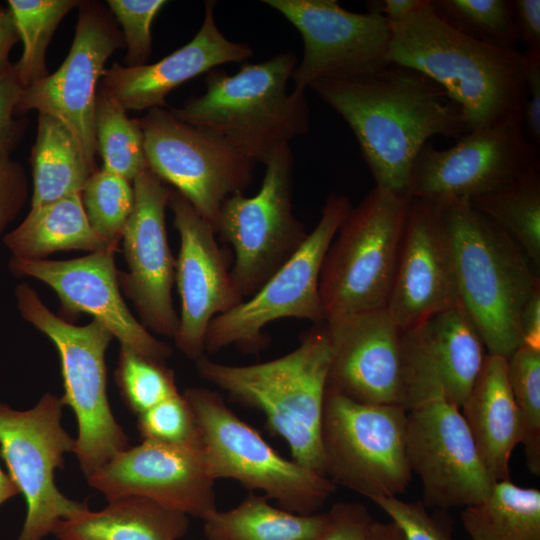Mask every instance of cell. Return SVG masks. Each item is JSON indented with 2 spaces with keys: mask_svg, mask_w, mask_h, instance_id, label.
<instances>
[{
  "mask_svg": "<svg viewBox=\"0 0 540 540\" xmlns=\"http://www.w3.org/2000/svg\"><path fill=\"white\" fill-rule=\"evenodd\" d=\"M312 89L351 128L376 185L408 197L415 159L429 139L470 133L461 106L435 81L390 64L357 81H321Z\"/></svg>",
  "mask_w": 540,
  "mask_h": 540,
  "instance_id": "1",
  "label": "cell"
},
{
  "mask_svg": "<svg viewBox=\"0 0 540 540\" xmlns=\"http://www.w3.org/2000/svg\"><path fill=\"white\" fill-rule=\"evenodd\" d=\"M391 29V62L439 84L464 111L470 132L522 117L525 55L472 39L443 22L430 0Z\"/></svg>",
  "mask_w": 540,
  "mask_h": 540,
  "instance_id": "2",
  "label": "cell"
},
{
  "mask_svg": "<svg viewBox=\"0 0 540 540\" xmlns=\"http://www.w3.org/2000/svg\"><path fill=\"white\" fill-rule=\"evenodd\" d=\"M459 307L487 354L508 359L522 344L519 318L540 287L539 271L519 245L467 199L440 202Z\"/></svg>",
  "mask_w": 540,
  "mask_h": 540,
  "instance_id": "3",
  "label": "cell"
},
{
  "mask_svg": "<svg viewBox=\"0 0 540 540\" xmlns=\"http://www.w3.org/2000/svg\"><path fill=\"white\" fill-rule=\"evenodd\" d=\"M297 64L296 54L288 51L260 63H245L233 75L215 68L205 75L202 95L169 110L265 165L280 147L310 128L305 92L288 90Z\"/></svg>",
  "mask_w": 540,
  "mask_h": 540,
  "instance_id": "4",
  "label": "cell"
},
{
  "mask_svg": "<svg viewBox=\"0 0 540 540\" xmlns=\"http://www.w3.org/2000/svg\"><path fill=\"white\" fill-rule=\"evenodd\" d=\"M329 365L324 322L315 324L294 350L270 361L228 365L204 357L196 360L200 377L237 403L262 412L269 430L287 442L292 459L322 475L321 426Z\"/></svg>",
  "mask_w": 540,
  "mask_h": 540,
  "instance_id": "5",
  "label": "cell"
},
{
  "mask_svg": "<svg viewBox=\"0 0 540 540\" xmlns=\"http://www.w3.org/2000/svg\"><path fill=\"white\" fill-rule=\"evenodd\" d=\"M14 293L21 317L58 351L64 386L61 400L73 410L78 423L73 453L87 478L129 447L107 396L105 353L114 337L94 319L74 325L54 314L27 283L18 284Z\"/></svg>",
  "mask_w": 540,
  "mask_h": 540,
  "instance_id": "6",
  "label": "cell"
},
{
  "mask_svg": "<svg viewBox=\"0 0 540 540\" xmlns=\"http://www.w3.org/2000/svg\"><path fill=\"white\" fill-rule=\"evenodd\" d=\"M410 198L375 186L340 225L323 260L324 321L386 308Z\"/></svg>",
  "mask_w": 540,
  "mask_h": 540,
  "instance_id": "7",
  "label": "cell"
},
{
  "mask_svg": "<svg viewBox=\"0 0 540 540\" xmlns=\"http://www.w3.org/2000/svg\"><path fill=\"white\" fill-rule=\"evenodd\" d=\"M183 396L191 407L210 474L261 491L279 507L309 515L336 491L327 477L276 452L258 433L210 389L190 387Z\"/></svg>",
  "mask_w": 540,
  "mask_h": 540,
  "instance_id": "8",
  "label": "cell"
},
{
  "mask_svg": "<svg viewBox=\"0 0 540 540\" xmlns=\"http://www.w3.org/2000/svg\"><path fill=\"white\" fill-rule=\"evenodd\" d=\"M407 410L352 400L327 387L321 426L323 475L369 500L398 497L411 480Z\"/></svg>",
  "mask_w": 540,
  "mask_h": 540,
  "instance_id": "9",
  "label": "cell"
},
{
  "mask_svg": "<svg viewBox=\"0 0 540 540\" xmlns=\"http://www.w3.org/2000/svg\"><path fill=\"white\" fill-rule=\"evenodd\" d=\"M349 199L330 193L321 217L296 252L247 300L217 315L205 336V351L214 354L230 345L256 352L264 344V327L279 319L324 322L319 277L325 254L350 212Z\"/></svg>",
  "mask_w": 540,
  "mask_h": 540,
  "instance_id": "10",
  "label": "cell"
},
{
  "mask_svg": "<svg viewBox=\"0 0 540 540\" xmlns=\"http://www.w3.org/2000/svg\"><path fill=\"white\" fill-rule=\"evenodd\" d=\"M258 192L229 196L221 205L215 233L234 250L231 278L239 295L252 296L307 237L292 207L294 155L289 144L265 164Z\"/></svg>",
  "mask_w": 540,
  "mask_h": 540,
  "instance_id": "11",
  "label": "cell"
},
{
  "mask_svg": "<svg viewBox=\"0 0 540 540\" xmlns=\"http://www.w3.org/2000/svg\"><path fill=\"white\" fill-rule=\"evenodd\" d=\"M60 397L45 393L28 410L0 403V457L23 495L26 517L17 540H42L59 521L88 508L67 498L55 484V470L73 452L75 439L62 426Z\"/></svg>",
  "mask_w": 540,
  "mask_h": 540,
  "instance_id": "12",
  "label": "cell"
},
{
  "mask_svg": "<svg viewBox=\"0 0 540 540\" xmlns=\"http://www.w3.org/2000/svg\"><path fill=\"white\" fill-rule=\"evenodd\" d=\"M300 33L303 57L292 80L305 92L321 81H357L391 62V29L376 11L356 13L336 0H264Z\"/></svg>",
  "mask_w": 540,
  "mask_h": 540,
  "instance_id": "13",
  "label": "cell"
},
{
  "mask_svg": "<svg viewBox=\"0 0 540 540\" xmlns=\"http://www.w3.org/2000/svg\"><path fill=\"white\" fill-rule=\"evenodd\" d=\"M139 120L149 168L171 184L215 230L223 202L243 192L256 163L219 137L153 108Z\"/></svg>",
  "mask_w": 540,
  "mask_h": 540,
  "instance_id": "14",
  "label": "cell"
},
{
  "mask_svg": "<svg viewBox=\"0 0 540 540\" xmlns=\"http://www.w3.org/2000/svg\"><path fill=\"white\" fill-rule=\"evenodd\" d=\"M78 11L74 39L65 60L54 73L22 91L15 113L37 110L62 121L95 173L99 170L95 137L97 85L107 60L125 43L107 5L85 0Z\"/></svg>",
  "mask_w": 540,
  "mask_h": 540,
  "instance_id": "15",
  "label": "cell"
},
{
  "mask_svg": "<svg viewBox=\"0 0 540 540\" xmlns=\"http://www.w3.org/2000/svg\"><path fill=\"white\" fill-rule=\"evenodd\" d=\"M539 147L514 117L472 131L447 149L426 143L412 167L409 198L442 202L494 192L540 162Z\"/></svg>",
  "mask_w": 540,
  "mask_h": 540,
  "instance_id": "16",
  "label": "cell"
},
{
  "mask_svg": "<svg viewBox=\"0 0 540 540\" xmlns=\"http://www.w3.org/2000/svg\"><path fill=\"white\" fill-rule=\"evenodd\" d=\"M406 453L421 481L426 508H465L496 482L483 465L460 408L443 400L407 411Z\"/></svg>",
  "mask_w": 540,
  "mask_h": 540,
  "instance_id": "17",
  "label": "cell"
},
{
  "mask_svg": "<svg viewBox=\"0 0 540 540\" xmlns=\"http://www.w3.org/2000/svg\"><path fill=\"white\" fill-rule=\"evenodd\" d=\"M132 184L134 207L121 236L128 271H119L120 288L147 329L174 338L179 326L172 299L176 260L165 222L172 189L150 168Z\"/></svg>",
  "mask_w": 540,
  "mask_h": 540,
  "instance_id": "18",
  "label": "cell"
},
{
  "mask_svg": "<svg viewBox=\"0 0 540 540\" xmlns=\"http://www.w3.org/2000/svg\"><path fill=\"white\" fill-rule=\"evenodd\" d=\"M486 355L479 332L460 307L400 330L402 406L408 411L443 399L460 408Z\"/></svg>",
  "mask_w": 540,
  "mask_h": 540,
  "instance_id": "19",
  "label": "cell"
},
{
  "mask_svg": "<svg viewBox=\"0 0 540 540\" xmlns=\"http://www.w3.org/2000/svg\"><path fill=\"white\" fill-rule=\"evenodd\" d=\"M108 501L141 496L202 521L217 510L202 441L175 445L142 441L87 477Z\"/></svg>",
  "mask_w": 540,
  "mask_h": 540,
  "instance_id": "20",
  "label": "cell"
},
{
  "mask_svg": "<svg viewBox=\"0 0 540 540\" xmlns=\"http://www.w3.org/2000/svg\"><path fill=\"white\" fill-rule=\"evenodd\" d=\"M118 248H108L68 260L12 257L11 272L37 279L57 294L67 315L87 313L106 327L120 345L148 359L165 363L171 347L139 322L125 303L115 265Z\"/></svg>",
  "mask_w": 540,
  "mask_h": 540,
  "instance_id": "21",
  "label": "cell"
},
{
  "mask_svg": "<svg viewBox=\"0 0 540 540\" xmlns=\"http://www.w3.org/2000/svg\"><path fill=\"white\" fill-rule=\"evenodd\" d=\"M168 207L180 237L175 283L181 300L177 348L198 360L205 352V336L212 319L244 299L237 292L213 226L175 189Z\"/></svg>",
  "mask_w": 540,
  "mask_h": 540,
  "instance_id": "22",
  "label": "cell"
},
{
  "mask_svg": "<svg viewBox=\"0 0 540 540\" xmlns=\"http://www.w3.org/2000/svg\"><path fill=\"white\" fill-rule=\"evenodd\" d=\"M454 307L458 293L441 204L410 198L386 310L406 330Z\"/></svg>",
  "mask_w": 540,
  "mask_h": 540,
  "instance_id": "23",
  "label": "cell"
},
{
  "mask_svg": "<svg viewBox=\"0 0 540 540\" xmlns=\"http://www.w3.org/2000/svg\"><path fill=\"white\" fill-rule=\"evenodd\" d=\"M327 387L358 402L402 406L400 329L386 308L324 321Z\"/></svg>",
  "mask_w": 540,
  "mask_h": 540,
  "instance_id": "24",
  "label": "cell"
},
{
  "mask_svg": "<svg viewBox=\"0 0 540 540\" xmlns=\"http://www.w3.org/2000/svg\"><path fill=\"white\" fill-rule=\"evenodd\" d=\"M216 1H206L203 22L191 41L153 64L113 63L99 84L125 111L166 108L167 95L185 82L226 63L249 59L253 49L225 37L215 20Z\"/></svg>",
  "mask_w": 540,
  "mask_h": 540,
  "instance_id": "25",
  "label": "cell"
},
{
  "mask_svg": "<svg viewBox=\"0 0 540 540\" xmlns=\"http://www.w3.org/2000/svg\"><path fill=\"white\" fill-rule=\"evenodd\" d=\"M460 409L485 468L495 481L510 479L509 462L521 443L522 428L508 382L507 359L486 355Z\"/></svg>",
  "mask_w": 540,
  "mask_h": 540,
  "instance_id": "26",
  "label": "cell"
},
{
  "mask_svg": "<svg viewBox=\"0 0 540 540\" xmlns=\"http://www.w3.org/2000/svg\"><path fill=\"white\" fill-rule=\"evenodd\" d=\"M98 511L89 508L59 521V540H179L188 531L189 516L141 496L108 501Z\"/></svg>",
  "mask_w": 540,
  "mask_h": 540,
  "instance_id": "27",
  "label": "cell"
},
{
  "mask_svg": "<svg viewBox=\"0 0 540 540\" xmlns=\"http://www.w3.org/2000/svg\"><path fill=\"white\" fill-rule=\"evenodd\" d=\"M13 256L39 260L57 251L84 250L90 253L118 248L90 225L81 194L31 207L25 219L3 237Z\"/></svg>",
  "mask_w": 540,
  "mask_h": 540,
  "instance_id": "28",
  "label": "cell"
},
{
  "mask_svg": "<svg viewBox=\"0 0 540 540\" xmlns=\"http://www.w3.org/2000/svg\"><path fill=\"white\" fill-rule=\"evenodd\" d=\"M30 163L33 178L31 207L81 194L93 174L71 131L62 121L44 113H38Z\"/></svg>",
  "mask_w": 540,
  "mask_h": 540,
  "instance_id": "29",
  "label": "cell"
},
{
  "mask_svg": "<svg viewBox=\"0 0 540 540\" xmlns=\"http://www.w3.org/2000/svg\"><path fill=\"white\" fill-rule=\"evenodd\" d=\"M329 513L296 514L274 507L265 496L249 494L229 510L203 520L207 540H312L326 527Z\"/></svg>",
  "mask_w": 540,
  "mask_h": 540,
  "instance_id": "30",
  "label": "cell"
},
{
  "mask_svg": "<svg viewBox=\"0 0 540 540\" xmlns=\"http://www.w3.org/2000/svg\"><path fill=\"white\" fill-rule=\"evenodd\" d=\"M460 518L470 540H540V490L496 481Z\"/></svg>",
  "mask_w": 540,
  "mask_h": 540,
  "instance_id": "31",
  "label": "cell"
},
{
  "mask_svg": "<svg viewBox=\"0 0 540 540\" xmlns=\"http://www.w3.org/2000/svg\"><path fill=\"white\" fill-rule=\"evenodd\" d=\"M502 228L540 268V162L502 188L468 200Z\"/></svg>",
  "mask_w": 540,
  "mask_h": 540,
  "instance_id": "32",
  "label": "cell"
},
{
  "mask_svg": "<svg viewBox=\"0 0 540 540\" xmlns=\"http://www.w3.org/2000/svg\"><path fill=\"white\" fill-rule=\"evenodd\" d=\"M95 137L102 169L133 182L149 168L139 120L129 118L100 87L95 101Z\"/></svg>",
  "mask_w": 540,
  "mask_h": 540,
  "instance_id": "33",
  "label": "cell"
},
{
  "mask_svg": "<svg viewBox=\"0 0 540 540\" xmlns=\"http://www.w3.org/2000/svg\"><path fill=\"white\" fill-rule=\"evenodd\" d=\"M10 10L23 43V54L15 68L24 89L49 75L46 50L52 36L80 0H8Z\"/></svg>",
  "mask_w": 540,
  "mask_h": 540,
  "instance_id": "34",
  "label": "cell"
},
{
  "mask_svg": "<svg viewBox=\"0 0 540 540\" xmlns=\"http://www.w3.org/2000/svg\"><path fill=\"white\" fill-rule=\"evenodd\" d=\"M435 14L460 33L493 46L516 49L519 36L510 0H430Z\"/></svg>",
  "mask_w": 540,
  "mask_h": 540,
  "instance_id": "35",
  "label": "cell"
},
{
  "mask_svg": "<svg viewBox=\"0 0 540 540\" xmlns=\"http://www.w3.org/2000/svg\"><path fill=\"white\" fill-rule=\"evenodd\" d=\"M508 382L519 412L526 464L540 474V349L521 344L507 359Z\"/></svg>",
  "mask_w": 540,
  "mask_h": 540,
  "instance_id": "36",
  "label": "cell"
},
{
  "mask_svg": "<svg viewBox=\"0 0 540 540\" xmlns=\"http://www.w3.org/2000/svg\"><path fill=\"white\" fill-rule=\"evenodd\" d=\"M81 200L92 228L109 243L119 245L134 207L132 182L104 169L98 170L87 179Z\"/></svg>",
  "mask_w": 540,
  "mask_h": 540,
  "instance_id": "37",
  "label": "cell"
},
{
  "mask_svg": "<svg viewBox=\"0 0 540 540\" xmlns=\"http://www.w3.org/2000/svg\"><path fill=\"white\" fill-rule=\"evenodd\" d=\"M115 382L126 406L139 415L178 394L173 370L120 345Z\"/></svg>",
  "mask_w": 540,
  "mask_h": 540,
  "instance_id": "38",
  "label": "cell"
},
{
  "mask_svg": "<svg viewBox=\"0 0 540 540\" xmlns=\"http://www.w3.org/2000/svg\"><path fill=\"white\" fill-rule=\"evenodd\" d=\"M137 428L143 441L184 445L201 440L194 413L181 393L137 415Z\"/></svg>",
  "mask_w": 540,
  "mask_h": 540,
  "instance_id": "39",
  "label": "cell"
},
{
  "mask_svg": "<svg viewBox=\"0 0 540 540\" xmlns=\"http://www.w3.org/2000/svg\"><path fill=\"white\" fill-rule=\"evenodd\" d=\"M115 20L122 27L127 48L124 58L127 67L147 64L152 52L151 26L154 18L167 3L164 0H108Z\"/></svg>",
  "mask_w": 540,
  "mask_h": 540,
  "instance_id": "40",
  "label": "cell"
},
{
  "mask_svg": "<svg viewBox=\"0 0 540 540\" xmlns=\"http://www.w3.org/2000/svg\"><path fill=\"white\" fill-rule=\"evenodd\" d=\"M371 501L401 529L406 540H452L450 526L433 517L422 501L407 502L398 497Z\"/></svg>",
  "mask_w": 540,
  "mask_h": 540,
  "instance_id": "41",
  "label": "cell"
},
{
  "mask_svg": "<svg viewBox=\"0 0 540 540\" xmlns=\"http://www.w3.org/2000/svg\"><path fill=\"white\" fill-rule=\"evenodd\" d=\"M23 90L15 64L0 74V159L10 157L25 132L26 120L14 117Z\"/></svg>",
  "mask_w": 540,
  "mask_h": 540,
  "instance_id": "42",
  "label": "cell"
},
{
  "mask_svg": "<svg viewBox=\"0 0 540 540\" xmlns=\"http://www.w3.org/2000/svg\"><path fill=\"white\" fill-rule=\"evenodd\" d=\"M328 513L326 527L312 540H370L374 519L364 505L339 502Z\"/></svg>",
  "mask_w": 540,
  "mask_h": 540,
  "instance_id": "43",
  "label": "cell"
},
{
  "mask_svg": "<svg viewBox=\"0 0 540 540\" xmlns=\"http://www.w3.org/2000/svg\"><path fill=\"white\" fill-rule=\"evenodd\" d=\"M23 166L10 157L0 159V236L16 218L28 197Z\"/></svg>",
  "mask_w": 540,
  "mask_h": 540,
  "instance_id": "44",
  "label": "cell"
},
{
  "mask_svg": "<svg viewBox=\"0 0 540 540\" xmlns=\"http://www.w3.org/2000/svg\"><path fill=\"white\" fill-rule=\"evenodd\" d=\"M526 100L523 107V127L528 139L540 144V50L524 53Z\"/></svg>",
  "mask_w": 540,
  "mask_h": 540,
  "instance_id": "45",
  "label": "cell"
},
{
  "mask_svg": "<svg viewBox=\"0 0 540 540\" xmlns=\"http://www.w3.org/2000/svg\"><path fill=\"white\" fill-rule=\"evenodd\" d=\"M519 41L540 50V0H512Z\"/></svg>",
  "mask_w": 540,
  "mask_h": 540,
  "instance_id": "46",
  "label": "cell"
},
{
  "mask_svg": "<svg viewBox=\"0 0 540 540\" xmlns=\"http://www.w3.org/2000/svg\"><path fill=\"white\" fill-rule=\"evenodd\" d=\"M522 344L540 349V287L525 303L519 318Z\"/></svg>",
  "mask_w": 540,
  "mask_h": 540,
  "instance_id": "47",
  "label": "cell"
},
{
  "mask_svg": "<svg viewBox=\"0 0 540 540\" xmlns=\"http://www.w3.org/2000/svg\"><path fill=\"white\" fill-rule=\"evenodd\" d=\"M424 3L425 0L369 1L367 7L368 10L381 13L389 23H394L403 20Z\"/></svg>",
  "mask_w": 540,
  "mask_h": 540,
  "instance_id": "48",
  "label": "cell"
},
{
  "mask_svg": "<svg viewBox=\"0 0 540 540\" xmlns=\"http://www.w3.org/2000/svg\"><path fill=\"white\" fill-rule=\"evenodd\" d=\"M18 39L19 34L10 10L0 6V74L13 65L9 61V53Z\"/></svg>",
  "mask_w": 540,
  "mask_h": 540,
  "instance_id": "49",
  "label": "cell"
},
{
  "mask_svg": "<svg viewBox=\"0 0 540 540\" xmlns=\"http://www.w3.org/2000/svg\"><path fill=\"white\" fill-rule=\"evenodd\" d=\"M370 540H406V538L394 522H379L374 520Z\"/></svg>",
  "mask_w": 540,
  "mask_h": 540,
  "instance_id": "50",
  "label": "cell"
},
{
  "mask_svg": "<svg viewBox=\"0 0 540 540\" xmlns=\"http://www.w3.org/2000/svg\"><path fill=\"white\" fill-rule=\"evenodd\" d=\"M19 493V489L12 481L10 476L3 472L0 467V506L10 498L18 495Z\"/></svg>",
  "mask_w": 540,
  "mask_h": 540,
  "instance_id": "51",
  "label": "cell"
}]
</instances>
